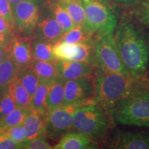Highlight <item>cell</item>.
Returning a JSON list of instances; mask_svg holds the SVG:
<instances>
[{"mask_svg":"<svg viewBox=\"0 0 149 149\" xmlns=\"http://www.w3.org/2000/svg\"><path fill=\"white\" fill-rule=\"evenodd\" d=\"M113 37L128 73L136 77L148 79V31L130 15H124L117 22Z\"/></svg>","mask_w":149,"mask_h":149,"instance_id":"cell-1","label":"cell"},{"mask_svg":"<svg viewBox=\"0 0 149 149\" xmlns=\"http://www.w3.org/2000/svg\"><path fill=\"white\" fill-rule=\"evenodd\" d=\"M144 88H149L148 79L98 70L95 77L94 102L111 111L133 93Z\"/></svg>","mask_w":149,"mask_h":149,"instance_id":"cell-2","label":"cell"},{"mask_svg":"<svg viewBox=\"0 0 149 149\" xmlns=\"http://www.w3.org/2000/svg\"><path fill=\"white\" fill-rule=\"evenodd\" d=\"M114 120L111 111L95 102L81 105L76 110L72 130L97 141H102L112 129Z\"/></svg>","mask_w":149,"mask_h":149,"instance_id":"cell-3","label":"cell"},{"mask_svg":"<svg viewBox=\"0 0 149 149\" xmlns=\"http://www.w3.org/2000/svg\"><path fill=\"white\" fill-rule=\"evenodd\" d=\"M111 113L115 123L149 128V88L133 93Z\"/></svg>","mask_w":149,"mask_h":149,"instance_id":"cell-4","label":"cell"},{"mask_svg":"<svg viewBox=\"0 0 149 149\" xmlns=\"http://www.w3.org/2000/svg\"><path fill=\"white\" fill-rule=\"evenodd\" d=\"M86 15L84 27L99 38L113 34L118 19L105 0H81Z\"/></svg>","mask_w":149,"mask_h":149,"instance_id":"cell-5","label":"cell"},{"mask_svg":"<svg viewBox=\"0 0 149 149\" xmlns=\"http://www.w3.org/2000/svg\"><path fill=\"white\" fill-rule=\"evenodd\" d=\"M113 34L97 39L95 45L97 68L108 73L129 74L119 54Z\"/></svg>","mask_w":149,"mask_h":149,"instance_id":"cell-6","label":"cell"},{"mask_svg":"<svg viewBox=\"0 0 149 149\" xmlns=\"http://www.w3.org/2000/svg\"><path fill=\"white\" fill-rule=\"evenodd\" d=\"M81 105L83 104H63L61 107L47 112L45 137L54 141L59 140L64 134L72 130L74 114L76 110Z\"/></svg>","mask_w":149,"mask_h":149,"instance_id":"cell-7","label":"cell"},{"mask_svg":"<svg viewBox=\"0 0 149 149\" xmlns=\"http://www.w3.org/2000/svg\"><path fill=\"white\" fill-rule=\"evenodd\" d=\"M44 0H25L13 8L15 31L26 37H33L36 24L44 7Z\"/></svg>","mask_w":149,"mask_h":149,"instance_id":"cell-8","label":"cell"},{"mask_svg":"<svg viewBox=\"0 0 149 149\" xmlns=\"http://www.w3.org/2000/svg\"><path fill=\"white\" fill-rule=\"evenodd\" d=\"M95 77V74L66 80L64 84V104L94 102Z\"/></svg>","mask_w":149,"mask_h":149,"instance_id":"cell-9","label":"cell"},{"mask_svg":"<svg viewBox=\"0 0 149 149\" xmlns=\"http://www.w3.org/2000/svg\"><path fill=\"white\" fill-rule=\"evenodd\" d=\"M63 34L62 28L56 20L47 3L43 8L37 20L33 37L55 43L60 40Z\"/></svg>","mask_w":149,"mask_h":149,"instance_id":"cell-10","label":"cell"},{"mask_svg":"<svg viewBox=\"0 0 149 149\" xmlns=\"http://www.w3.org/2000/svg\"><path fill=\"white\" fill-rule=\"evenodd\" d=\"M108 148L149 149L148 132H117L109 141Z\"/></svg>","mask_w":149,"mask_h":149,"instance_id":"cell-11","label":"cell"},{"mask_svg":"<svg viewBox=\"0 0 149 149\" xmlns=\"http://www.w3.org/2000/svg\"><path fill=\"white\" fill-rule=\"evenodd\" d=\"M31 37H13L9 47L8 56L19 69L31 66L34 59L31 50Z\"/></svg>","mask_w":149,"mask_h":149,"instance_id":"cell-12","label":"cell"},{"mask_svg":"<svg viewBox=\"0 0 149 149\" xmlns=\"http://www.w3.org/2000/svg\"><path fill=\"white\" fill-rule=\"evenodd\" d=\"M58 75L64 80L74 79L86 75H94L98 71L94 67L81 61L74 60H57Z\"/></svg>","mask_w":149,"mask_h":149,"instance_id":"cell-13","label":"cell"},{"mask_svg":"<svg viewBox=\"0 0 149 149\" xmlns=\"http://www.w3.org/2000/svg\"><path fill=\"white\" fill-rule=\"evenodd\" d=\"M98 143L88 137L79 133L70 130L58 140L53 148L54 149H89L97 148Z\"/></svg>","mask_w":149,"mask_h":149,"instance_id":"cell-14","label":"cell"},{"mask_svg":"<svg viewBox=\"0 0 149 149\" xmlns=\"http://www.w3.org/2000/svg\"><path fill=\"white\" fill-rule=\"evenodd\" d=\"M46 116V114H43L30 109L23 123L26 140L39 137H45Z\"/></svg>","mask_w":149,"mask_h":149,"instance_id":"cell-15","label":"cell"},{"mask_svg":"<svg viewBox=\"0 0 149 149\" xmlns=\"http://www.w3.org/2000/svg\"><path fill=\"white\" fill-rule=\"evenodd\" d=\"M65 81L66 80L62 79L59 75L52 81L48 89L46 101L47 112L64 104Z\"/></svg>","mask_w":149,"mask_h":149,"instance_id":"cell-16","label":"cell"},{"mask_svg":"<svg viewBox=\"0 0 149 149\" xmlns=\"http://www.w3.org/2000/svg\"><path fill=\"white\" fill-rule=\"evenodd\" d=\"M31 45L33 58L35 59L51 62L57 61L53 52L54 43L38 37H32Z\"/></svg>","mask_w":149,"mask_h":149,"instance_id":"cell-17","label":"cell"},{"mask_svg":"<svg viewBox=\"0 0 149 149\" xmlns=\"http://www.w3.org/2000/svg\"><path fill=\"white\" fill-rule=\"evenodd\" d=\"M30 67L36 74L39 82H51L58 76L56 62L33 59Z\"/></svg>","mask_w":149,"mask_h":149,"instance_id":"cell-18","label":"cell"},{"mask_svg":"<svg viewBox=\"0 0 149 149\" xmlns=\"http://www.w3.org/2000/svg\"><path fill=\"white\" fill-rule=\"evenodd\" d=\"M17 108L31 109V97L17 77L14 78L6 86Z\"/></svg>","mask_w":149,"mask_h":149,"instance_id":"cell-19","label":"cell"},{"mask_svg":"<svg viewBox=\"0 0 149 149\" xmlns=\"http://www.w3.org/2000/svg\"><path fill=\"white\" fill-rule=\"evenodd\" d=\"M68 13L74 26L84 27L86 15L81 0H59Z\"/></svg>","mask_w":149,"mask_h":149,"instance_id":"cell-20","label":"cell"},{"mask_svg":"<svg viewBox=\"0 0 149 149\" xmlns=\"http://www.w3.org/2000/svg\"><path fill=\"white\" fill-rule=\"evenodd\" d=\"M97 39L95 35L88 31L85 27L74 26L70 31L64 33L60 40L69 44H79L95 42Z\"/></svg>","mask_w":149,"mask_h":149,"instance_id":"cell-21","label":"cell"},{"mask_svg":"<svg viewBox=\"0 0 149 149\" xmlns=\"http://www.w3.org/2000/svg\"><path fill=\"white\" fill-rule=\"evenodd\" d=\"M48 4L56 20L62 28L64 33L70 31L74 27L71 17L59 0H48Z\"/></svg>","mask_w":149,"mask_h":149,"instance_id":"cell-22","label":"cell"},{"mask_svg":"<svg viewBox=\"0 0 149 149\" xmlns=\"http://www.w3.org/2000/svg\"><path fill=\"white\" fill-rule=\"evenodd\" d=\"M95 42L96 41L76 44L77 51L72 60L84 62L97 69L95 60Z\"/></svg>","mask_w":149,"mask_h":149,"instance_id":"cell-23","label":"cell"},{"mask_svg":"<svg viewBox=\"0 0 149 149\" xmlns=\"http://www.w3.org/2000/svg\"><path fill=\"white\" fill-rule=\"evenodd\" d=\"M19 68L8 55L0 62V89H4L17 74Z\"/></svg>","mask_w":149,"mask_h":149,"instance_id":"cell-24","label":"cell"},{"mask_svg":"<svg viewBox=\"0 0 149 149\" xmlns=\"http://www.w3.org/2000/svg\"><path fill=\"white\" fill-rule=\"evenodd\" d=\"M51 82H40L39 83L38 86L34 95L31 99V109L36 111L39 113L46 114L47 111L46 108V101L47 97L48 89Z\"/></svg>","mask_w":149,"mask_h":149,"instance_id":"cell-25","label":"cell"},{"mask_svg":"<svg viewBox=\"0 0 149 149\" xmlns=\"http://www.w3.org/2000/svg\"><path fill=\"white\" fill-rule=\"evenodd\" d=\"M17 77L24 86V88L26 89L32 99V97L34 95L40 83L33 70L30 66L20 68L17 74Z\"/></svg>","mask_w":149,"mask_h":149,"instance_id":"cell-26","label":"cell"},{"mask_svg":"<svg viewBox=\"0 0 149 149\" xmlns=\"http://www.w3.org/2000/svg\"><path fill=\"white\" fill-rule=\"evenodd\" d=\"M133 6L129 15L149 32V0H144Z\"/></svg>","mask_w":149,"mask_h":149,"instance_id":"cell-27","label":"cell"},{"mask_svg":"<svg viewBox=\"0 0 149 149\" xmlns=\"http://www.w3.org/2000/svg\"><path fill=\"white\" fill-rule=\"evenodd\" d=\"M29 110L30 109L16 108L9 114L0 119V130L23 124Z\"/></svg>","mask_w":149,"mask_h":149,"instance_id":"cell-28","label":"cell"},{"mask_svg":"<svg viewBox=\"0 0 149 149\" xmlns=\"http://www.w3.org/2000/svg\"><path fill=\"white\" fill-rule=\"evenodd\" d=\"M77 44L61 41L54 43L53 52L57 60H72L77 53Z\"/></svg>","mask_w":149,"mask_h":149,"instance_id":"cell-29","label":"cell"},{"mask_svg":"<svg viewBox=\"0 0 149 149\" xmlns=\"http://www.w3.org/2000/svg\"><path fill=\"white\" fill-rule=\"evenodd\" d=\"M17 108L15 104L11 97L8 89L6 90L0 96V119L4 117Z\"/></svg>","mask_w":149,"mask_h":149,"instance_id":"cell-30","label":"cell"},{"mask_svg":"<svg viewBox=\"0 0 149 149\" xmlns=\"http://www.w3.org/2000/svg\"><path fill=\"white\" fill-rule=\"evenodd\" d=\"M0 134L8 136L19 144L26 141V133L23 124L0 130Z\"/></svg>","mask_w":149,"mask_h":149,"instance_id":"cell-31","label":"cell"},{"mask_svg":"<svg viewBox=\"0 0 149 149\" xmlns=\"http://www.w3.org/2000/svg\"><path fill=\"white\" fill-rule=\"evenodd\" d=\"M20 148L25 149H52L53 147L46 140V137L26 140L20 144Z\"/></svg>","mask_w":149,"mask_h":149,"instance_id":"cell-32","label":"cell"},{"mask_svg":"<svg viewBox=\"0 0 149 149\" xmlns=\"http://www.w3.org/2000/svg\"><path fill=\"white\" fill-rule=\"evenodd\" d=\"M0 16L8 22V23L15 31V18L8 0H0Z\"/></svg>","mask_w":149,"mask_h":149,"instance_id":"cell-33","label":"cell"},{"mask_svg":"<svg viewBox=\"0 0 149 149\" xmlns=\"http://www.w3.org/2000/svg\"><path fill=\"white\" fill-rule=\"evenodd\" d=\"M20 148L18 143L10 137L0 134V149H16Z\"/></svg>","mask_w":149,"mask_h":149,"instance_id":"cell-34","label":"cell"},{"mask_svg":"<svg viewBox=\"0 0 149 149\" xmlns=\"http://www.w3.org/2000/svg\"><path fill=\"white\" fill-rule=\"evenodd\" d=\"M13 38V35L0 33V47L5 48L8 51Z\"/></svg>","mask_w":149,"mask_h":149,"instance_id":"cell-35","label":"cell"},{"mask_svg":"<svg viewBox=\"0 0 149 149\" xmlns=\"http://www.w3.org/2000/svg\"><path fill=\"white\" fill-rule=\"evenodd\" d=\"M15 30L8 23L6 20H5L2 17L0 16V33H4L6 35H13V31Z\"/></svg>","mask_w":149,"mask_h":149,"instance_id":"cell-36","label":"cell"},{"mask_svg":"<svg viewBox=\"0 0 149 149\" xmlns=\"http://www.w3.org/2000/svg\"><path fill=\"white\" fill-rule=\"evenodd\" d=\"M142 1L144 0H115V2L122 5H135Z\"/></svg>","mask_w":149,"mask_h":149,"instance_id":"cell-37","label":"cell"},{"mask_svg":"<svg viewBox=\"0 0 149 149\" xmlns=\"http://www.w3.org/2000/svg\"><path fill=\"white\" fill-rule=\"evenodd\" d=\"M8 51L5 48L0 47V62L2 61L6 57H8Z\"/></svg>","mask_w":149,"mask_h":149,"instance_id":"cell-38","label":"cell"},{"mask_svg":"<svg viewBox=\"0 0 149 149\" xmlns=\"http://www.w3.org/2000/svg\"><path fill=\"white\" fill-rule=\"evenodd\" d=\"M25 1V0H8L9 3H10V5L11 6V8L12 9L14 8L15 6L19 3V2H21V1Z\"/></svg>","mask_w":149,"mask_h":149,"instance_id":"cell-39","label":"cell"},{"mask_svg":"<svg viewBox=\"0 0 149 149\" xmlns=\"http://www.w3.org/2000/svg\"><path fill=\"white\" fill-rule=\"evenodd\" d=\"M148 79L149 80V61H148Z\"/></svg>","mask_w":149,"mask_h":149,"instance_id":"cell-40","label":"cell"}]
</instances>
